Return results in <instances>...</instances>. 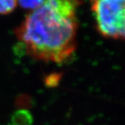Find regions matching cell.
<instances>
[{"instance_id": "cell-1", "label": "cell", "mask_w": 125, "mask_h": 125, "mask_svg": "<svg viewBox=\"0 0 125 125\" xmlns=\"http://www.w3.org/2000/svg\"><path fill=\"white\" fill-rule=\"evenodd\" d=\"M80 0H44L17 26L14 35L33 59L63 63L77 46Z\"/></svg>"}, {"instance_id": "cell-2", "label": "cell", "mask_w": 125, "mask_h": 125, "mask_svg": "<svg viewBox=\"0 0 125 125\" xmlns=\"http://www.w3.org/2000/svg\"><path fill=\"white\" fill-rule=\"evenodd\" d=\"M96 29L104 37L125 41V0H90Z\"/></svg>"}, {"instance_id": "cell-3", "label": "cell", "mask_w": 125, "mask_h": 125, "mask_svg": "<svg viewBox=\"0 0 125 125\" xmlns=\"http://www.w3.org/2000/svg\"><path fill=\"white\" fill-rule=\"evenodd\" d=\"M17 5V0H0V15L11 14Z\"/></svg>"}, {"instance_id": "cell-4", "label": "cell", "mask_w": 125, "mask_h": 125, "mask_svg": "<svg viewBox=\"0 0 125 125\" xmlns=\"http://www.w3.org/2000/svg\"><path fill=\"white\" fill-rule=\"evenodd\" d=\"M44 1V0H17V3L24 9L32 11L39 7Z\"/></svg>"}]
</instances>
